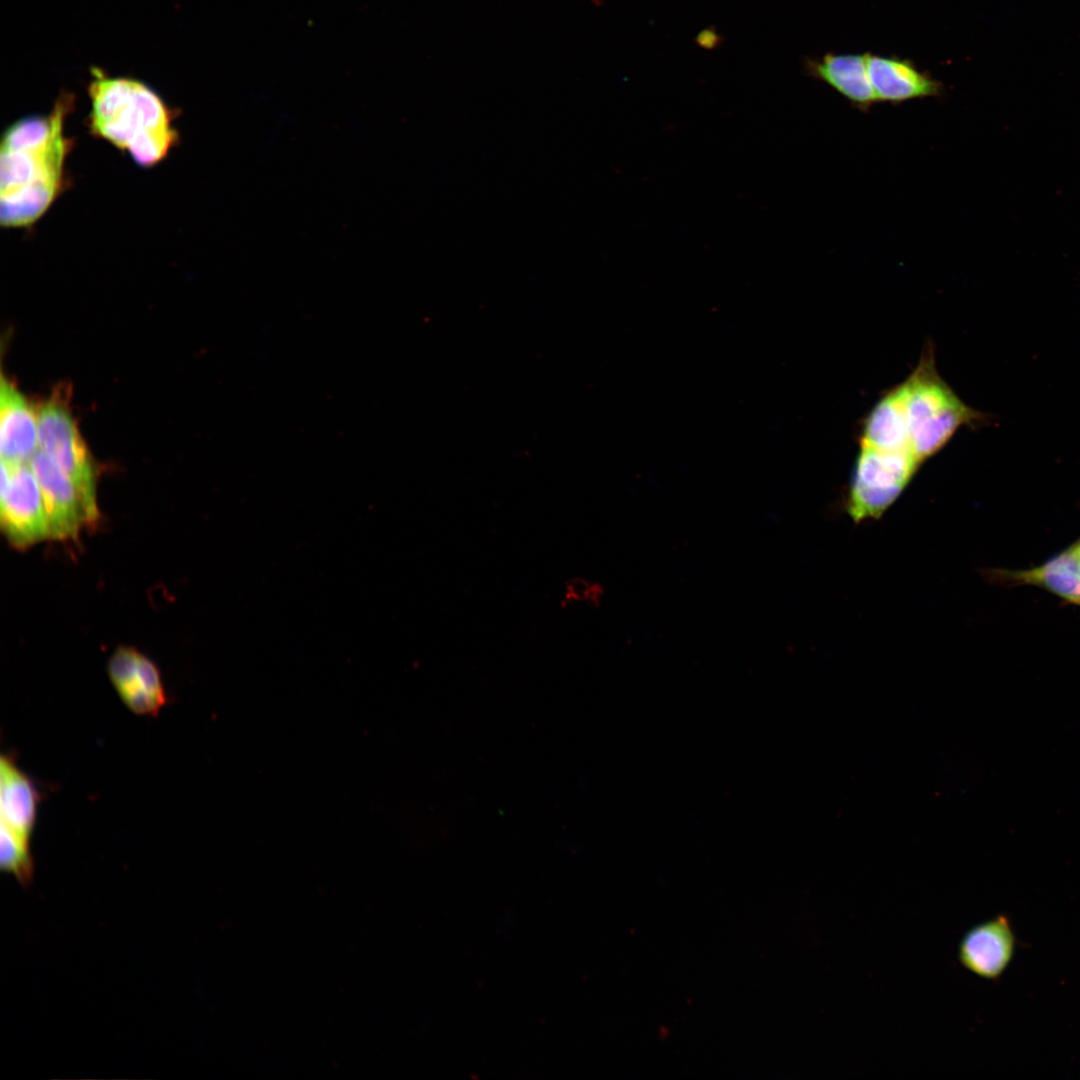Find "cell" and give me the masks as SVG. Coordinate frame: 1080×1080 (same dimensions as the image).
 <instances>
[{
    "mask_svg": "<svg viewBox=\"0 0 1080 1080\" xmlns=\"http://www.w3.org/2000/svg\"><path fill=\"white\" fill-rule=\"evenodd\" d=\"M75 96L65 90L48 115L12 123L1 140L0 221L8 228L35 223L64 186V168L73 141L64 133Z\"/></svg>",
    "mask_w": 1080,
    "mask_h": 1080,
    "instance_id": "6da1fadb",
    "label": "cell"
},
{
    "mask_svg": "<svg viewBox=\"0 0 1080 1080\" xmlns=\"http://www.w3.org/2000/svg\"><path fill=\"white\" fill-rule=\"evenodd\" d=\"M90 72V133L128 152L141 167L162 161L178 142L176 111L144 82L98 67Z\"/></svg>",
    "mask_w": 1080,
    "mask_h": 1080,
    "instance_id": "7a4b0ae2",
    "label": "cell"
},
{
    "mask_svg": "<svg viewBox=\"0 0 1080 1080\" xmlns=\"http://www.w3.org/2000/svg\"><path fill=\"white\" fill-rule=\"evenodd\" d=\"M900 384L912 450L924 464L941 451L962 427L979 429L992 423L991 414L967 405L937 371L932 343Z\"/></svg>",
    "mask_w": 1080,
    "mask_h": 1080,
    "instance_id": "3957f363",
    "label": "cell"
},
{
    "mask_svg": "<svg viewBox=\"0 0 1080 1080\" xmlns=\"http://www.w3.org/2000/svg\"><path fill=\"white\" fill-rule=\"evenodd\" d=\"M64 390L57 389L38 408V444L73 483L84 520L98 519L96 469L72 415Z\"/></svg>",
    "mask_w": 1080,
    "mask_h": 1080,
    "instance_id": "277c9868",
    "label": "cell"
},
{
    "mask_svg": "<svg viewBox=\"0 0 1080 1080\" xmlns=\"http://www.w3.org/2000/svg\"><path fill=\"white\" fill-rule=\"evenodd\" d=\"M921 466L910 452L858 447L844 504L850 519L857 524L880 519Z\"/></svg>",
    "mask_w": 1080,
    "mask_h": 1080,
    "instance_id": "5b68a950",
    "label": "cell"
},
{
    "mask_svg": "<svg viewBox=\"0 0 1080 1080\" xmlns=\"http://www.w3.org/2000/svg\"><path fill=\"white\" fill-rule=\"evenodd\" d=\"M1 525L9 542L20 549L50 537L41 489L29 462L1 460Z\"/></svg>",
    "mask_w": 1080,
    "mask_h": 1080,
    "instance_id": "8992f818",
    "label": "cell"
},
{
    "mask_svg": "<svg viewBox=\"0 0 1080 1080\" xmlns=\"http://www.w3.org/2000/svg\"><path fill=\"white\" fill-rule=\"evenodd\" d=\"M1016 935L1010 919L999 914L969 929L960 941L958 959L972 974L998 980L1014 958Z\"/></svg>",
    "mask_w": 1080,
    "mask_h": 1080,
    "instance_id": "52a82bcc",
    "label": "cell"
},
{
    "mask_svg": "<svg viewBox=\"0 0 1080 1080\" xmlns=\"http://www.w3.org/2000/svg\"><path fill=\"white\" fill-rule=\"evenodd\" d=\"M110 679L123 703L134 713L157 715L166 694L156 665L130 647H119L108 663Z\"/></svg>",
    "mask_w": 1080,
    "mask_h": 1080,
    "instance_id": "ba28073f",
    "label": "cell"
},
{
    "mask_svg": "<svg viewBox=\"0 0 1080 1080\" xmlns=\"http://www.w3.org/2000/svg\"><path fill=\"white\" fill-rule=\"evenodd\" d=\"M29 464L41 489L49 536L59 540L76 538L85 520L73 483L40 449Z\"/></svg>",
    "mask_w": 1080,
    "mask_h": 1080,
    "instance_id": "9c48e42d",
    "label": "cell"
},
{
    "mask_svg": "<svg viewBox=\"0 0 1080 1080\" xmlns=\"http://www.w3.org/2000/svg\"><path fill=\"white\" fill-rule=\"evenodd\" d=\"M984 574L992 583L1007 587H1037L1068 604L1080 606V562L1073 543L1038 566L993 568Z\"/></svg>",
    "mask_w": 1080,
    "mask_h": 1080,
    "instance_id": "30bf717a",
    "label": "cell"
},
{
    "mask_svg": "<svg viewBox=\"0 0 1080 1080\" xmlns=\"http://www.w3.org/2000/svg\"><path fill=\"white\" fill-rule=\"evenodd\" d=\"M38 409L1 374L0 454L10 464L27 463L38 451Z\"/></svg>",
    "mask_w": 1080,
    "mask_h": 1080,
    "instance_id": "8fae6325",
    "label": "cell"
},
{
    "mask_svg": "<svg viewBox=\"0 0 1080 1080\" xmlns=\"http://www.w3.org/2000/svg\"><path fill=\"white\" fill-rule=\"evenodd\" d=\"M869 79L877 101L900 104L905 101L938 97L943 85L929 73L898 56L866 53Z\"/></svg>",
    "mask_w": 1080,
    "mask_h": 1080,
    "instance_id": "7c38bea8",
    "label": "cell"
},
{
    "mask_svg": "<svg viewBox=\"0 0 1080 1080\" xmlns=\"http://www.w3.org/2000/svg\"><path fill=\"white\" fill-rule=\"evenodd\" d=\"M808 74L820 80L861 111H868L877 102L866 62V54L828 53L817 59H807Z\"/></svg>",
    "mask_w": 1080,
    "mask_h": 1080,
    "instance_id": "4fadbf2b",
    "label": "cell"
},
{
    "mask_svg": "<svg viewBox=\"0 0 1080 1080\" xmlns=\"http://www.w3.org/2000/svg\"><path fill=\"white\" fill-rule=\"evenodd\" d=\"M39 793L27 776L8 755L0 760L1 823L29 839L33 832Z\"/></svg>",
    "mask_w": 1080,
    "mask_h": 1080,
    "instance_id": "5bb4252c",
    "label": "cell"
},
{
    "mask_svg": "<svg viewBox=\"0 0 1080 1080\" xmlns=\"http://www.w3.org/2000/svg\"><path fill=\"white\" fill-rule=\"evenodd\" d=\"M29 841L1 823L0 867L13 874L22 886L31 883L34 873Z\"/></svg>",
    "mask_w": 1080,
    "mask_h": 1080,
    "instance_id": "9a60e30c",
    "label": "cell"
},
{
    "mask_svg": "<svg viewBox=\"0 0 1080 1080\" xmlns=\"http://www.w3.org/2000/svg\"><path fill=\"white\" fill-rule=\"evenodd\" d=\"M1073 544H1074V547H1075V550H1076L1078 560L1080 562V538L1078 540H1076Z\"/></svg>",
    "mask_w": 1080,
    "mask_h": 1080,
    "instance_id": "2e32d148",
    "label": "cell"
}]
</instances>
